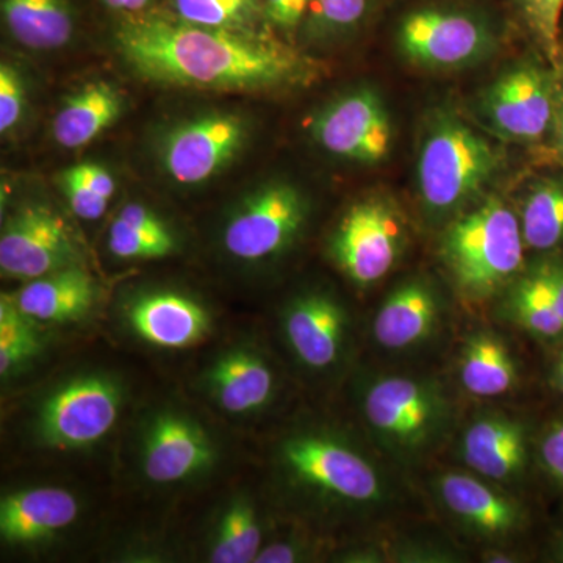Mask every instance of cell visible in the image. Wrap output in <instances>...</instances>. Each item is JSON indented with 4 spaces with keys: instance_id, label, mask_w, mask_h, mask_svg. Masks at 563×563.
Listing matches in <instances>:
<instances>
[{
    "instance_id": "1",
    "label": "cell",
    "mask_w": 563,
    "mask_h": 563,
    "mask_svg": "<svg viewBox=\"0 0 563 563\" xmlns=\"http://www.w3.org/2000/svg\"><path fill=\"white\" fill-rule=\"evenodd\" d=\"M124 60L144 79L202 90H265L307 79L309 65L261 32L201 27L179 18L125 22L117 33Z\"/></svg>"
},
{
    "instance_id": "2",
    "label": "cell",
    "mask_w": 563,
    "mask_h": 563,
    "mask_svg": "<svg viewBox=\"0 0 563 563\" xmlns=\"http://www.w3.org/2000/svg\"><path fill=\"white\" fill-rule=\"evenodd\" d=\"M525 246L514 211L490 199L448 229L442 254L461 290L484 298L520 272Z\"/></svg>"
},
{
    "instance_id": "3",
    "label": "cell",
    "mask_w": 563,
    "mask_h": 563,
    "mask_svg": "<svg viewBox=\"0 0 563 563\" xmlns=\"http://www.w3.org/2000/svg\"><path fill=\"white\" fill-rule=\"evenodd\" d=\"M501 155L465 122L442 114L432 122L418 155L422 202L433 213H448L472 199L499 168Z\"/></svg>"
},
{
    "instance_id": "4",
    "label": "cell",
    "mask_w": 563,
    "mask_h": 563,
    "mask_svg": "<svg viewBox=\"0 0 563 563\" xmlns=\"http://www.w3.org/2000/svg\"><path fill=\"white\" fill-rule=\"evenodd\" d=\"M124 406V388L107 373L70 377L47 393L36 410V439L54 450H84L101 442Z\"/></svg>"
},
{
    "instance_id": "5",
    "label": "cell",
    "mask_w": 563,
    "mask_h": 563,
    "mask_svg": "<svg viewBox=\"0 0 563 563\" xmlns=\"http://www.w3.org/2000/svg\"><path fill=\"white\" fill-rule=\"evenodd\" d=\"M277 459L290 483L333 501L373 504L384 498L383 479L372 463L328 433H296L280 443Z\"/></svg>"
},
{
    "instance_id": "6",
    "label": "cell",
    "mask_w": 563,
    "mask_h": 563,
    "mask_svg": "<svg viewBox=\"0 0 563 563\" xmlns=\"http://www.w3.org/2000/svg\"><path fill=\"white\" fill-rule=\"evenodd\" d=\"M363 413L385 446L399 454L421 453L448 421V406L432 384L412 377H380L365 393Z\"/></svg>"
},
{
    "instance_id": "7",
    "label": "cell",
    "mask_w": 563,
    "mask_h": 563,
    "mask_svg": "<svg viewBox=\"0 0 563 563\" xmlns=\"http://www.w3.org/2000/svg\"><path fill=\"white\" fill-rule=\"evenodd\" d=\"M218 462L209 429L190 412L166 406L144 421L139 439V466L147 483L172 487L207 476Z\"/></svg>"
},
{
    "instance_id": "8",
    "label": "cell",
    "mask_w": 563,
    "mask_h": 563,
    "mask_svg": "<svg viewBox=\"0 0 563 563\" xmlns=\"http://www.w3.org/2000/svg\"><path fill=\"white\" fill-rule=\"evenodd\" d=\"M306 217L307 203L295 187L266 185L233 211L222 232V244L235 261H268L295 242Z\"/></svg>"
},
{
    "instance_id": "9",
    "label": "cell",
    "mask_w": 563,
    "mask_h": 563,
    "mask_svg": "<svg viewBox=\"0 0 563 563\" xmlns=\"http://www.w3.org/2000/svg\"><path fill=\"white\" fill-rule=\"evenodd\" d=\"M402 246L401 217L384 199H366L344 213L332 236L331 254L355 285L368 287L391 272Z\"/></svg>"
},
{
    "instance_id": "10",
    "label": "cell",
    "mask_w": 563,
    "mask_h": 563,
    "mask_svg": "<svg viewBox=\"0 0 563 563\" xmlns=\"http://www.w3.org/2000/svg\"><path fill=\"white\" fill-rule=\"evenodd\" d=\"M558 74L533 63L515 66L485 91L483 113L504 139L537 143L553 132Z\"/></svg>"
},
{
    "instance_id": "11",
    "label": "cell",
    "mask_w": 563,
    "mask_h": 563,
    "mask_svg": "<svg viewBox=\"0 0 563 563\" xmlns=\"http://www.w3.org/2000/svg\"><path fill=\"white\" fill-rule=\"evenodd\" d=\"M398 46L422 68L459 69L483 60L492 51L493 36L484 22L470 14L424 9L404 18Z\"/></svg>"
},
{
    "instance_id": "12",
    "label": "cell",
    "mask_w": 563,
    "mask_h": 563,
    "mask_svg": "<svg viewBox=\"0 0 563 563\" xmlns=\"http://www.w3.org/2000/svg\"><path fill=\"white\" fill-rule=\"evenodd\" d=\"M80 265V251L68 225L44 206H25L11 214L0 235L3 276L33 280Z\"/></svg>"
},
{
    "instance_id": "13",
    "label": "cell",
    "mask_w": 563,
    "mask_h": 563,
    "mask_svg": "<svg viewBox=\"0 0 563 563\" xmlns=\"http://www.w3.org/2000/svg\"><path fill=\"white\" fill-rule=\"evenodd\" d=\"M312 136L322 150L344 161L383 162L393 143L390 114L376 92L355 90L320 111Z\"/></svg>"
},
{
    "instance_id": "14",
    "label": "cell",
    "mask_w": 563,
    "mask_h": 563,
    "mask_svg": "<svg viewBox=\"0 0 563 563\" xmlns=\"http://www.w3.org/2000/svg\"><path fill=\"white\" fill-rule=\"evenodd\" d=\"M246 139V124L236 114H202L168 133L162 146L163 168L179 184H202L236 157Z\"/></svg>"
},
{
    "instance_id": "15",
    "label": "cell",
    "mask_w": 563,
    "mask_h": 563,
    "mask_svg": "<svg viewBox=\"0 0 563 563\" xmlns=\"http://www.w3.org/2000/svg\"><path fill=\"white\" fill-rule=\"evenodd\" d=\"M201 385L211 402L231 417L263 412L276 395V374L255 347H228L202 373Z\"/></svg>"
},
{
    "instance_id": "16",
    "label": "cell",
    "mask_w": 563,
    "mask_h": 563,
    "mask_svg": "<svg viewBox=\"0 0 563 563\" xmlns=\"http://www.w3.org/2000/svg\"><path fill=\"white\" fill-rule=\"evenodd\" d=\"M129 329L144 343L162 350L196 346L211 331V314L203 303L176 291H147L125 306Z\"/></svg>"
},
{
    "instance_id": "17",
    "label": "cell",
    "mask_w": 563,
    "mask_h": 563,
    "mask_svg": "<svg viewBox=\"0 0 563 563\" xmlns=\"http://www.w3.org/2000/svg\"><path fill=\"white\" fill-rule=\"evenodd\" d=\"M346 313L332 296L309 292L287 307L284 335L292 354L314 372L331 368L342 355Z\"/></svg>"
},
{
    "instance_id": "18",
    "label": "cell",
    "mask_w": 563,
    "mask_h": 563,
    "mask_svg": "<svg viewBox=\"0 0 563 563\" xmlns=\"http://www.w3.org/2000/svg\"><path fill=\"white\" fill-rule=\"evenodd\" d=\"M79 512V501L65 488H22L0 503V536L13 547L46 542L76 523Z\"/></svg>"
},
{
    "instance_id": "19",
    "label": "cell",
    "mask_w": 563,
    "mask_h": 563,
    "mask_svg": "<svg viewBox=\"0 0 563 563\" xmlns=\"http://www.w3.org/2000/svg\"><path fill=\"white\" fill-rule=\"evenodd\" d=\"M98 299V287L80 265L29 280L14 295L22 312L40 324H66L87 317Z\"/></svg>"
},
{
    "instance_id": "20",
    "label": "cell",
    "mask_w": 563,
    "mask_h": 563,
    "mask_svg": "<svg viewBox=\"0 0 563 563\" xmlns=\"http://www.w3.org/2000/svg\"><path fill=\"white\" fill-rule=\"evenodd\" d=\"M439 493L448 510L481 536L506 537L520 526L517 504L468 474H443Z\"/></svg>"
},
{
    "instance_id": "21",
    "label": "cell",
    "mask_w": 563,
    "mask_h": 563,
    "mask_svg": "<svg viewBox=\"0 0 563 563\" xmlns=\"http://www.w3.org/2000/svg\"><path fill=\"white\" fill-rule=\"evenodd\" d=\"M440 320L435 292L424 282H407L388 296L376 318L374 339L385 350H407L424 342Z\"/></svg>"
},
{
    "instance_id": "22",
    "label": "cell",
    "mask_w": 563,
    "mask_h": 563,
    "mask_svg": "<svg viewBox=\"0 0 563 563\" xmlns=\"http://www.w3.org/2000/svg\"><path fill=\"white\" fill-rule=\"evenodd\" d=\"M462 457L488 479L512 481L528 457L523 426L506 417L481 418L463 435Z\"/></svg>"
},
{
    "instance_id": "23",
    "label": "cell",
    "mask_w": 563,
    "mask_h": 563,
    "mask_svg": "<svg viewBox=\"0 0 563 563\" xmlns=\"http://www.w3.org/2000/svg\"><path fill=\"white\" fill-rule=\"evenodd\" d=\"M122 99L107 81H90L70 95L52 124V135L66 150H77L101 135L121 117Z\"/></svg>"
},
{
    "instance_id": "24",
    "label": "cell",
    "mask_w": 563,
    "mask_h": 563,
    "mask_svg": "<svg viewBox=\"0 0 563 563\" xmlns=\"http://www.w3.org/2000/svg\"><path fill=\"white\" fill-rule=\"evenodd\" d=\"M2 16L10 35L29 49H60L73 38L66 0H2Z\"/></svg>"
},
{
    "instance_id": "25",
    "label": "cell",
    "mask_w": 563,
    "mask_h": 563,
    "mask_svg": "<svg viewBox=\"0 0 563 563\" xmlns=\"http://www.w3.org/2000/svg\"><path fill=\"white\" fill-rule=\"evenodd\" d=\"M262 548L263 526L257 507L247 496H235L225 503L211 528L207 561L251 563Z\"/></svg>"
},
{
    "instance_id": "26",
    "label": "cell",
    "mask_w": 563,
    "mask_h": 563,
    "mask_svg": "<svg viewBox=\"0 0 563 563\" xmlns=\"http://www.w3.org/2000/svg\"><path fill=\"white\" fill-rule=\"evenodd\" d=\"M109 250L122 261H154L172 255L176 239L154 211L129 203L111 222Z\"/></svg>"
},
{
    "instance_id": "27",
    "label": "cell",
    "mask_w": 563,
    "mask_h": 563,
    "mask_svg": "<svg viewBox=\"0 0 563 563\" xmlns=\"http://www.w3.org/2000/svg\"><path fill=\"white\" fill-rule=\"evenodd\" d=\"M461 380L470 395L496 398L517 384V366L501 340L490 333H477L463 350Z\"/></svg>"
},
{
    "instance_id": "28",
    "label": "cell",
    "mask_w": 563,
    "mask_h": 563,
    "mask_svg": "<svg viewBox=\"0 0 563 563\" xmlns=\"http://www.w3.org/2000/svg\"><path fill=\"white\" fill-rule=\"evenodd\" d=\"M521 232L531 250L550 251L563 244V179L540 180L526 196Z\"/></svg>"
},
{
    "instance_id": "29",
    "label": "cell",
    "mask_w": 563,
    "mask_h": 563,
    "mask_svg": "<svg viewBox=\"0 0 563 563\" xmlns=\"http://www.w3.org/2000/svg\"><path fill=\"white\" fill-rule=\"evenodd\" d=\"M517 320L543 339L562 335L563 322L555 306L550 263L533 269L518 284L512 301Z\"/></svg>"
},
{
    "instance_id": "30",
    "label": "cell",
    "mask_w": 563,
    "mask_h": 563,
    "mask_svg": "<svg viewBox=\"0 0 563 563\" xmlns=\"http://www.w3.org/2000/svg\"><path fill=\"white\" fill-rule=\"evenodd\" d=\"M176 18L201 27L257 32L266 18L263 0H173Z\"/></svg>"
},
{
    "instance_id": "31",
    "label": "cell",
    "mask_w": 563,
    "mask_h": 563,
    "mask_svg": "<svg viewBox=\"0 0 563 563\" xmlns=\"http://www.w3.org/2000/svg\"><path fill=\"white\" fill-rule=\"evenodd\" d=\"M520 5L526 24L555 65L561 60L563 0H520Z\"/></svg>"
},
{
    "instance_id": "32",
    "label": "cell",
    "mask_w": 563,
    "mask_h": 563,
    "mask_svg": "<svg viewBox=\"0 0 563 563\" xmlns=\"http://www.w3.org/2000/svg\"><path fill=\"white\" fill-rule=\"evenodd\" d=\"M40 322L27 317L14 296L3 292L0 298V347L25 346L41 350Z\"/></svg>"
},
{
    "instance_id": "33",
    "label": "cell",
    "mask_w": 563,
    "mask_h": 563,
    "mask_svg": "<svg viewBox=\"0 0 563 563\" xmlns=\"http://www.w3.org/2000/svg\"><path fill=\"white\" fill-rule=\"evenodd\" d=\"M372 0H314L313 27L318 33H343L365 18Z\"/></svg>"
},
{
    "instance_id": "34",
    "label": "cell",
    "mask_w": 563,
    "mask_h": 563,
    "mask_svg": "<svg viewBox=\"0 0 563 563\" xmlns=\"http://www.w3.org/2000/svg\"><path fill=\"white\" fill-rule=\"evenodd\" d=\"M62 187L70 209L81 220H99L106 213L110 202L109 199L103 198L87 181L81 179L74 166L62 174Z\"/></svg>"
},
{
    "instance_id": "35",
    "label": "cell",
    "mask_w": 563,
    "mask_h": 563,
    "mask_svg": "<svg viewBox=\"0 0 563 563\" xmlns=\"http://www.w3.org/2000/svg\"><path fill=\"white\" fill-rule=\"evenodd\" d=\"M25 109V87L20 70L10 63L0 65V132L11 131Z\"/></svg>"
},
{
    "instance_id": "36",
    "label": "cell",
    "mask_w": 563,
    "mask_h": 563,
    "mask_svg": "<svg viewBox=\"0 0 563 563\" xmlns=\"http://www.w3.org/2000/svg\"><path fill=\"white\" fill-rule=\"evenodd\" d=\"M540 457L547 472L563 484V420L554 422L540 443Z\"/></svg>"
},
{
    "instance_id": "37",
    "label": "cell",
    "mask_w": 563,
    "mask_h": 563,
    "mask_svg": "<svg viewBox=\"0 0 563 563\" xmlns=\"http://www.w3.org/2000/svg\"><path fill=\"white\" fill-rule=\"evenodd\" d=\"M314 0H263L266 18L282 29H292L306 16Z\"/></svg>"
},
{
    "instance_id": "38",
    "label": "cell",
    "mask_w": 563,
    "mask_h": 563,
    "mask_svg": "<svg viewBox=\"0 0 563 563\" xmlns=\"http://www.w3.org/2000/svg\"><path fill=\"white\" fill-rule=\"evenodd\" d=\"M74 169L91 188H95L99 195L110 201L111 196L117 190V184H114L113 176L106 168L96 165V163H80V165L74 166Z\"/></svg>"
},
{
    "instance_id": "39",
    "label": "cell",
    "mask_w": 563,
    "mask_h": 563,
    "mask_svg": "<svg viewBox=\"0 0 563 563\" xmlns=\"http://www.w3.org/2000/svg\"><path fill=\"white\" fill-rule=\"evenodd\" d=\"M302 544L296 542H277L263 547L255 563H291L301 561Z\"/></svg>"
},
{
    "instance_id": "40",
    "label": "cell",
    "mask_w": 563,
    "mask_h": 563,
    "mask_svg": "<svg viewBox=\"0 0 563 563\" xmlns=\"http://www.w3.org/2000/svg\"><path fill=\"white\" fill-rule=\"evenodd\" d=\"M555 74H558V106H555L553 135L555 150L563 158V62L555 63Z\"/></svg>"
},
{
    "instance_id": "41",
    "label": "cell",
    "mask_w": 563,
    "mask_h": 563,
    "mask_svg": "<svg viewBox=\"0 0 563 563\" xmlns=\"http://www.w3.org/2000/svg\"><path fill=\"white\" fill-rule=\"evenodd\" d=\"M551 285H553L555 306L563 322V261L550 263Z\"/></svg>"
},
{
    "instance_id": "42",
    "label": "cell",
    "mask_w": 563,
    "mask_h": 563,
    "mask_svg": "<svg viewBox=\"0 0 563 563\" xmlns=\"http://www.w3.org/2000/svg\"><path fill=\"white\" fill-rule=\"evenodd\" d=\"M102 2L113 10L139 13V11L146 9L152 0H102Z\"/></svg>"
},
{
    "instance_id": "43",
    "label": "cell",
    "mask_w": 563,
    "mask_h": 563,
    "mask_svg": "<svg viewBox=\"0 0 563 563\" xmlns=\"http://www.w3.org/2000/svg\"><path fill=\"white\" fill-rule=\"evenodd\" d=\"M553 383L555 387H558V390L563 393V351L554 365Z\"/></svg>"
}]
</instances>
